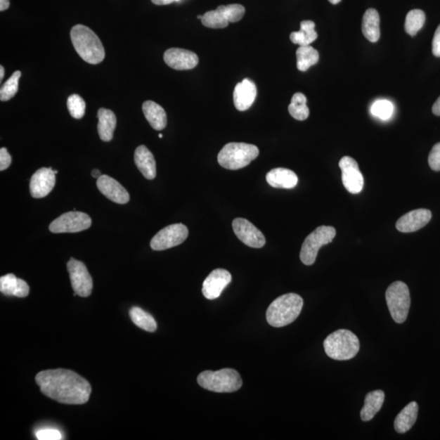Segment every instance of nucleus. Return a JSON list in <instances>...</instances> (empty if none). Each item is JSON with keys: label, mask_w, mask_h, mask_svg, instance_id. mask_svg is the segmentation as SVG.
I'll use <instances>...</instances> for the list:
<instances>
[{"label": "nucleus", "mask_w": 440, "mask_h": 440, "mask_svg": "<svg viewBox=\"0 0 440 440\" xmlns=\"http://www.w3.org/2000/svg\"><path fill=\"white\" fill-rule=\"evenodd\" d=\"M35 381L44 396L65 404H84L89 401L90 383L74 371L49 370L41 371Z\"/></svg>", "instance_id": "obj_1"}, {"label": "nucleus", "mask_w": 440, "mask_h": 440, "mask_svg": "<svg viewBox=\"0 0 440 440\" xmlns=\"http://www.w3.org/2000/svg\"><path fill=\"white\" fill-rule=\"evenodd\" d=\"M70 39L74 48L86 63L97 65L105 58L103 44L92 30L84 25H76L70 30Z\"/></svg>", "instance_id": "obj_2"}, {"label": "nucleus", "mask_w": 440, "mask_h": 440, "mask_svg": "<svg viewBox=\"0 0 440 440\" xmlns=\"http://www.w3.org/2000/svg\"><path fill=\"white\" fill-rule=\"evenodd\" d=\"M304 306L302 297L295 293L281 295L270 304L266 313L270 325L280 328L298 318Z\"/></svg>", "instance_id": "obj_3"}, {"label": "nucleus", "mask_w": 440, "mask_h": 440, "mask_svg": "<svg viewBox=\"0 0 440 440\" xmlns=\"http://www.w3.org/2000/svg\"><path fill=\"white\" fill-rule=\"evenodd\" d=\"M327 356L332 360L349 361L360 351V341L350 330H339L332 332L324 341Z\"/></svg>", "instance_id": "obj_4"}, {"label": "nucleus", "mask_w": 440, "mask_h": 440, "mask_svg": "<svg viewBox=\"0 0 440 440\" xmlns=\"http://www.w3.org/2000/svg\"><path fill=\"white\" fill-rule=\"evenodd\" d=\"M259 155L257 146L245 143H228L218 155L220 166L228 170H239L247 167Z\"/></svg>", "instance_id": "obj_5"}, {"label": "nucleus", "mask_w": 440, "mask_h": 440, "mask_svg": "<svg viewBox=\"0 0 440 440\" xmlns=\"http://www.w3.org/2000/svg\"><path fill=\"white\" fill-rule=\"evenodd\" d=\"M198 382L202 388L217 393L237 392L242 386V380L238 372L232 368L204 371L198 375Z\"/></svg>", "instance_id": "obj_6"}, {"label": "nucleus", "mask_w": 440, "mask_h": 440, "mask_svg": "<svg viewBox=\"0 0 440 440\" xmlns=\"http://www.w3.org/2000/svg\"><path fill=\"white\" fill-rule=\"evenodd\" d=\"M386 300L393 320L398 324L403 323L407 319L411 305L408 285L402 281L392 283L387 290Z\"/></svg>", "instance_id": "obj_7"}, {"label": "nucleus", "mask_w": 440, "mask_h": 440, "mask_svg": "<svg viewBox=\"0 0 440 440\" xmlns=\"http://www.w3.org/2000/svg\"><path fill=\"white\" fill-rule=\"evenodd\" d=\"M336 230L331 226H320L306 238L300 252V259L306 266L315 263L317 254L323 245L332 242Z\"/></svg>", "instance_id": "obj_8"}, {"label": "nucleus", "mask_w": 440, "mask_h": 440, "mask_svg": "<svg viewBox=\"0 0 440 440\" xmlns=\"http://www.w3.org/2000/svg\"><path fill=\"white\" fill-rule=\"evenodd\" d=\"M245 9L240 4L221 5L213 11L205 13L201 19L204 27L212 29L227 27L230 22H239L244 17Z\"/></svg>", "instance_id": "obj_9"}, {"label": "nucleus", "mask_w": 440, "mask_h": 440, "mask_svg": "<svg viewBox=\"0 0 440 440\" xmlns=\"http://www.w3.org/2000/svg\"><path fill=\"white\" fill-rule=\"evenodd\" d=\"M91 225V219L88 214L75 211L65 213L53 220L49 225V230L53 233H74L89 229Z\"/></svg>", "instance_id": "obj_10"}, {"label": "nucleus", "mask_w": 440, "mask_h": 440, "mask_svg": "<svg viewBox=\"0 0 440 440\" xmlns=\"http://www.w3.org/2000/svg\"><path fill=\"white\" fill-rule=\"evenodd\" d=\"M188 236L186 225L176 224L169 225L153 238L150 247L155 250H165L182 244Z\"/></svg>", "instance_id": "obj_11"}, {"label": "nucleus", "mask_w": 440, "mask_h": 440, "mask_svg": "<svg viewBox=\"0 0 440 440\" xmlns=\"http://www.w3.org/2000/svg\"><path fill=\"white\" fill-rule=\"evenodd\" d=\"M67 269L75 293L83 298L90 296L93 281L85 264L71 259L67 264Z\"/></svg>", "instance_id": "obj_12"}, {"label": "nucleus", "mask_w": 440, "mask_h": 440, "mask_svg": "<svg viewBox=\"0 0 440 440\" xmlns=\"http://www.w3.org/2000/svg\"><path fill=\"white\" fill-rule=\"evenodd\" d=\"M342 171V180L347 191L352 194H358L364 187V177L360 171L357 162L349 156L342 158L339 162Z\"/></svg>", "instance_id": "obj_13"}, {"label": "nucleus", "mask_w": 440, "mask_h": 440, "mask_svg": "<svg viewBox=\"0 0 440 440\" xmlns=\"http://www.w3.org/2000/svg\"><path fill=\"white\" fill-rule=\"evenodd\" d=\"M235 234L240 242L252 248H262L266 244V239L262 232L254 224L242 218L235 219L233 221Z\"/></svg>", "instance_id": "obj_14"}, {"label": "nucleus", "mask_w": 440, "mask_h": 440, "mask_svg": "<svg viewBox=\"0 0 440 440\" xmlns=\"http://www.w3.org/2000/svg\"><path fill=\"white\" fill-rule=\"evenodd\" d=\"M231 281L232 276L228 271L222 268L212 271L203 283L202 294L205 298L209 300L218 299Z\"/></svg>", "instance_id": "obj_15"}, {"label": "nucleus", "mask_w": 440, "mask_h": 440, "mask_svg": "<svg viewBox=\"0 0 440 440\" xmlns=\"http://www.w3.org/2000/svg\"><path fill=\"white\" fill-rule=\"evenodd\" d=\"M56 184V174L52 168H40L30 179V194L34 198L48 196Z\"/></svg>", "instance_id": "obj_16"}, {"label": "nucleus", "mask_w": 440, "mask_h": 440, "mask_svg": "<svg viewBox=\"0 0 440 440\" xmlns=\"http://www.w3.org/2000/svg\"><path fill=\"white\" fill-rule=\"evenodd\" d=\"M164 61L169 67L174 70H188L196 67L199 59L198 55L191 51L172 48L166 51Z\"/></svg>", "instance_id": "obj_17"}, {"label": "nucleus", "mask_w": 440, "mask_h": 440, "mask_svg": "<svg viewBox=\"0 0 440 440\" xmlns=\"http://www.w3.org/2000/svg\"><path fill=\"white\" fill-rule=\"evenodd\" d=\"M432 217V212L427 209H414L397 220L396 228L401 233L416 232L426 226Z\"/></svg>", "instance_id": "obj_18"}, {"label": "nucleus", "mask_w": 440, "mask_h": 440, "mask_svg": "<svg viewBox=\"0 0 440 440\" xmlns=\"http://www.w3.org/2000/svg\"><path fill=\"white\" fill-rule=\"evenodd\" d=\"M96 186L100 192L112 202L126 204L130 200L129 193L126 188L110 176L102 175L97 179Z\"/></svg>", "instance_id": "obj_19"}, {"label": "nucleus", "mask_w": 440, "mask_h": 440, "mask_svg": "<svg viewBox=\"0 0 440 440\" xmlns=\"http://www.w3.org/2000/svg\"><path fill=\"white\" fill-rule=\"evenodd\" d=\"M257 96V85L252 80L245 79L235 86L233 103L239 111H245L254 104Z\"/></svg>", "instance_id": "obj_20"}, {"label": "nucleus", "mask_w": 440, "mask_h": 440, "mask_svg": "<svg viewBox=\"0 0 440 440\" xmlns=\"http://www.w3.org/2000/svg\"><path fill=\"white\" fill-rule=\"evenodd\" d=\"M266 180L270 186L285 189L294 188L299 182V178L293 171L280 167L270 171L266 176Z\"/></svg>", "instance_id": "obj_21"}, {"label": "nucleus", "mask_w": 440, "mask_h": 440, "mask_svg": "<svg viewBox=\"0 0 440 440\" xmlns=\"http://www.w3.org/2000/svg\"><path fill=\"white\" fill-rule=\"evenodd\" d=\"M135 163L139 171L147 180L156 177V162L153 153L145 145L137 147L134 155Z\"/></svg>", "instance_id": "obj_22"}, {"label": "nucleus", "mask_w": 440, "mask_h": 440, "mask_svg": "<svg viewBox=\"0 0 440 440\" xmlns=\"http://www.w3.org/2000/svg\"><path fill=\"white\" fill-rule=\"evenodd\" d=\"M142 110L145 119L153 129L162 131L167 124V116L166 111L162 107L155 101H147L143 103Z\"/></svg>", "instance_id": "obj_23"}, {"label": "nucleus", "mask_w": 440, "mask_h": 440, "mask_svg": "<svg viewBox=\"0 0 440 440\" xmlns=\"http://www.w3.org/2000/svg\"><path fill=\"white\" fill-rule=\"evenodd\" d=\"M0 291L7 296H16L25 298L30 293V287L27 283L19 279L13 274H7L0 278Z\"/></svg>", "instance_id": "obj_24"}, {"label": "nucleus", "mask_w": 440, "mask_h": 440, "mask_svg": "<svg viewBox=\"0 0 440 440\" xmlns=\"http://www.w3.org/2000/svg\"><path fill=\"white\" fill-rule=\"evenodd\" d=\"M99 122L97 125L99 136L101 141L110 142L114 137V132L116 129L117 119L115 112L110 110L101 108L98 110Z\"/></svg>", "instance_id": "obj_25"}, {"label": "nucleus", "mask_w": 440, "mask_h": 440, "mask_svg": "<svg viewBox=\"0 0 440 440\" xmlns=\"http://www.w3.org/2000/svg\"><path fill=\"white\" fill-rule=\"evenodd\" d=\"M362 32L372 43H376L380 38V18L375 8L368 9L362 22Z\"/></svg>", "instance_id": "obj_26"}, {"label": "nucleus", "mask_w": 440, "mask_h": 440, "mask_svg": "<svg viewBox=\"0 0 440 440\" xmlns=\"http://www.w3.org/2000/svg\"><path fill=\"white\" fill-rule=\"evenodd\" d=\"M418 404L417 402H411L402 411L398 414L395 419V429L398 433L404 434L410 431L418 419Z\"/></svg>", "instance_id": "obj_27"}, {"label": "nucleus", "mask_w": 440, "mask_h": 440, "mask_svg": "<svg viewBox=\"0 0 440 440\" xmlns=\"http://www.w3.org/2000/svg\"><path fill=\"white\" fill-rule=\"evenodd\" d=\"M385 401V394L381 390L371 392L367 394L365 406L362 408L361 418L362 421L368 422L375 417L380 411Z\"/></svg>", "instance_id": "obj_28"}, {"label": "nucleus", "mask_w": 440, "mask_h": 440, "mask_svg": "<svg viewBox=\"0 0 440 440\" xmlns=\"http://www.w3.org/2000/svg\"><path fill=\"white\" fill-rule=\"evenodd\" d=\"M316 25L312 20H303L299 32L290 34V40L295 44L309 46L318 37L315 30Z\"/></svg>", "instance_id": "obj_29"}, {"label": "nucleus", "mask_w": 440, "mask_h": 440, "mask_svg": "<svg viewBox=\"0 0 440 440\" xmlns=\"http://www.w3.org/2000/svg\"><path fill=\"white\" fill-rule=\"evenodd\" d=\"M297 67L302 72H305L311 66L318 63L320 56L311 46H300L297 50Z\"/></svg>", "instance_id": "obj_30"}, {"label": "nucleus", "mask_w": 440, "mask_h": 440, "mask_svg": "<svg viewBox=\"0 0 440 440\" xmlns=\"http://www.w3.org/2000/svg\"><path fill=\"white\" fill-rule=\"evenodd\" d=\"M131 319L139 328L148 332H155L157 330V323L153 317L145 311L133 306L129 311Z\"/></svg>", "instance_id": "obj_31"}, {"label": "nucleus", "mask_w": 440, "mask_h": 440, "mask_svg": "<svg viewBox=\"0 0 440 440\" xmlns=\"http://www.w3.org/2000/svg\"><path fill=\"white\" fill-rule=\"evenodd\" d=\"M288 110L290 115L296 120L304 121L308 119L310 112L309 107L306 106L305 95L300 92L295 93L291 99Z\"/></svg>", "instance_id": "obj_32"}, {"label": "nucleus", "mask_w": 440, "mask_h": 440, "mask_svg": "<svg viewBox=\"0 0 440 440\" xmlns=\"http://www.w3.org/2000/svg\"><path fill=\"white\" fill-rule=\"evenodd\" d=\"M426 20V15L420 9H413L407 14L404 29L411 37L416 35Z\"/></svg>", "instance_id": "obj_33"}, {"label": "nucleus", "mask_w": 440, "mask_h": 440, "mask_svg": "<svg viewBox=\"0 0 440 440\" xmlns=\"http://www.w3.org/2000/svg\"><path fill=\"white\" fill-rule=\"evenodd\" d=\"M20 76H22V72L18 70L13 74L11 78L5 82L1 89H0V101H8L13 98L15 95L18 93Z\"/></svg>", "instance_id": "obj_34"}, {"label": "nucleus", "mask_w": 440, "mask_h": 440, "mask_svg": "<svg viewBox=\"0 0 440 440\" xmlns=\"http://www.w3.org/2000/svg\"><path fill=\"white\" fill-rule=\"evenodd\" d=\"M371 114L382 120L390 119L394 112V105L387 100H378L371 106Z\"/></svg>", "instance_id": "obj_35"}, {"label": "nucleus", "mask_w": 440, "mask_h": 440, "mask_svg": "<svg viewBox=\"0 0 440 440\" xmlns=\"http://www.w3.org/2000/svg\"><path fill=\"white\" fill-rule=\"evenodd\" d=\"M67 107L70 115L74 119H83L86 111V103L79 95L73 94L70 96L67 100Z\"/></svg>", "instance_id": "obj_36"}, {"label": "nucleus", "mask_w": 440, "mask_h": 440, "mask_svg": "<svg viewBox=\"0 0 440 440\" xmlns=\"http://www.w3.org/2000/svg\"><path fill=\"white\" fill-rule=\"evenodd\" d=\"M39 440H60L63 439V434L56 429H42L35 434Z\"/></svg>", "instance_id": "obj_37"}, {"label": "nucleus", "mask_w": 440, "mask_h": 440, "mask_svg": "<svg viewBox=\"0 0 440 440\" xmlns=\"http://www.w3.org/2000/svg\"><path fill=\"white\" fill-rule=\"evenodd\" d=\"M428 162L433 171L440 172V142L429 153Z\"/></svg>", "instance_id": "obj_38"}, {"label": "nucleus", "mask_w": 440, "mask_h": 440, "mask_svg": "<svg viewBox=\"0 0 440 440\" xmlns=\"http://www.w3.org/2000/svg\"><path fill=\"white\" fill-rule=\"evenodd\" d=\"M12 157L9 155L6 148H1L0 150V171L6 170L11 165Z\"/></svg>", "instance_id": "obj_39"}, {"label": "nucleus", "mask_w": 440, "mask_h": 440, "mask_svg": "<svg viewBox=\"0 0 440 440\" xmlns=\"http://www.w3.org/2000/svg\"><path fill=\"white\" fill-rule=\"evenodd\" d=\"M432 53L434 56L440 58V25L436 29V33H434L433 42H432Z\"/></svg>", "instance_id": "obj_40"}, {"label": "nucleus", "mask_w": 440, "mask_h": 440, "mask_svg": "<svg viewBox=\"0 0 440 440\" xmlns=\"http://www.w3.org/2000/svg\"><path fill=\"white\" fill-rule=\"evenodd\" d=\"M432 112L434 115L440 116V96L433 105Z\"/></svg>", "instance_id": "obj_41"}, {"label": "nucleus", "mask_w": 440, "mask_h": 440, "mask_svg": "<svg viewBox=\"0 0 440 440\" xmlns=\"http://www.w3.org/2000/svg\"><path fill=\"white\" fill-rule=\"evenodd\" d=\"M151 1L156 5H168L180 0H151Z\"/></svg>", "instance_id": "obj_42"}, {"label": "nucleus", "mask_w": 440, "mask_h": 440, "mask_svg": "<svg viewBox=\"0 0 440 440\" xmlns=\"http://www.w3.org/2000/svg\"><path fill=\"white\" fill-rule=\"evenodd\" d=\"M10 6L9 0H0V11L4 12Z\"/></svg>", "instance_id": "obj_43"}, {"label": "nucleus", "mask_w": 440, "mask_h": 440, "mask_svg": "<svg viewBox=\"0 0 440 440\" xmlns=\"http://www.w3.org/2000/svg\"><path fill=\"white\" fill-rule=\"evenodd\" d=\"M91 176L96 179H99L102 175L98 169H95V170L91 172Z\"/></svg>", "instance_id": "obj_44"}, {"label": "nucleus", "mask_w": 440, "mask_h": 440, "mask_svg": "<svg viewBox=\"0 0 440 440\" xmlns=\"http://www.w3.org/2000/svg\"><path fill=\"white\" fill-rule=\"evenodd\" d=\"M4 77V68L3 65L0 66V81H2Z\"/></svg>", "instance_id": "obj_45"}, {"label": "nucleus", "mask_w": 440, "mask_h": 440, "mask_svg": "<svg viewBox=\"0 0 440 440\" xmlns=\"http://www.w3.org/2000/svg\"><path fill=\"white\" fill-rule=\"evenodd\" d=\"M329 1L332 4H339L342 1V0H329Z\"/></svg>", "instance_id": "obj_46"}, {"label": "nucleus", "mask_w": 440, "mask_h": 440, "mask_svg": "<svg viewBox=\"0 0 440 440\" xmlns=\"http://www.w3.org/2000/svg\"><path fill=\"white\" fill-rule=\"evenodd\" d=\"M202 16H201V15H199V16H198V19H202Z\"/></svg>", "instance_id": "obj_47"}, {"label": "nucleus", "mask_w": 440, "mask_h": 440, "mask_svg": "<svg viewBox=\"0 0 440 440\" xmlns=\"http://www.w3.org/2000/svg\"><path fill=\"white\" fill-rule=\"evenodd\" d=\"M160 136V138H162V137H163V136H162V134H160V136Z\"/></svg>", "instance_id": "obj_48"}]
</instances>
